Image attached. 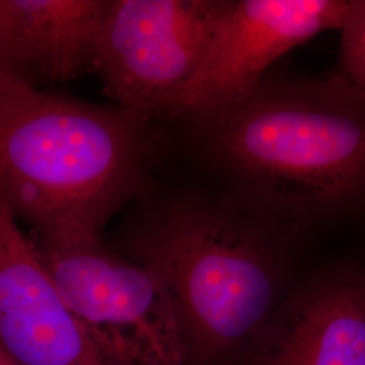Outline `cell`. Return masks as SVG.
Instances as JSON below:
<instances>
[{"mask_svg":"<svg viewBox=\"0 0 365 365\" xmlns=\"http://www.w3.org/2000/svg\"><path fill=\"white\" fill-rule=\"evenodd\" d=\"M191 126L223 194L313 241L365 218V96L337 71L268 75L241 103Z\"/></svg>","mask_w":365,"mask_h":365,"instance_id":"obj_1","label":"cell"},{"mask_svg":"<svg viewBox=\"0 0 365 365\" xmlns=\"http://www.w3.org/2000/svg\"><path fill=\"white\" fill-rule=\"evenodd\" d=\"M312 242L223 192L182 191L137 210L115 250L160 280L194 365H238L313 268Z\"/></svg>","mask_w":365,"mask_h":365,"instance_id":"obj_2","label":"cell"},{"mask_svg":"<svg viewBox=\"0 0 365 365\" xmlns=\"http://www.w3.org/2000/svg\"><path fill=\"white\" fill-rule=\"evenodd\" d=\"M152 120L22 83L0 92V195L48 241L102 240L146 188Z\"/></svg>","mask_w":365,"mask_h":365,"instance_id":"obj_3","label":"cell"},{"mask_svg":"<svg viewBox=\"0 0 365 365\" xmlns=\"http://www.w3.org/2000/svg\"><path fill=\"white\" fill-rule=\"evenodd\" d=\"M103 365H194L167 291L103 240L30 238Z\"/></svg>","mask_w":365,"mask_h":365,"instance_id":"obj_4","label":"cell"},{"mask_svg":"<svg viewBox=\"0 0 365 365\" xmlns=\"http://www.w3.org/2000/svg\"><path fill=\"white\" fill-rule=\"evenodd\" d=\"M225 0H108L92 68L122 108L178 119Z\"/></svg>","mask_w":365,"mask_h":365,"instance_id":"obj_5","label":"cell"},{"mask_svg":"<svg viewBox=\"0 0 365 365\" xmlns=\"http://www.w3.org/2000/svg\"><path fill=\"white\" fill-rule=\"evenodd\" d=\"M349 0H225L178 120L191 125L245 101L284 54L341 30Z\"/></svg>","mask_w":365,"mask_h":365,"instance_id":"obj_6","label":"cell"},{"mask_svg":"<svg viewBox=\"0 0 365 365\" xmlns=\"http://www.w3.org/2000/svg\"><path fill=\"white\" fill-rule=\"evenodd\" d=\"M238 365H365V261L313 267Z\"/></svg>","mask_w":365,"mask_h":365,"instance_id":"obj_7","label":"cell"},{"mask_svg":"<svg viewBox=\"0 0 365 365\" xmlns=\"http://www.w3.org/2000/svg\"><path fill=\"white\" fill-rule=\"evenodd\" d=\"M0 349L18 365H103L1 195Z\"/></svg>","mask_w":365,"mask_h":365,"instance_id":"obj_8","label":"cell"},{"mask_svg":"<svg viewBox=\"0 0 365 365\" xmlns=\"http://www.w3.org/2000/svg\"><path fill=\"white\" fill-rule=\"evenodd\" d=\"M108 0H0V51L29 83L92 68ZM33 84V83H31Z\"/></svg>","mask_w":365,"mask_h":365,"instance_id":"obj_9","label":"cell"},{"mask_svg":"<svg viewBox=\"0 0 365 365\" xmlns=\"http://www.w3.org/2000/svg\"><path fill=\"white\" fill-rule=\"evenodd\" d=\"M339 36L336 71L356 91L365 96V0H349Z\"/></svg>","mask_w":365,"mask_h":365,"instance_id":"obj_10","label":"cell"},{"mask_svg":"<svg viewBox=\"0 0 365 365\" xmlns=\"http://www.w3.org/2000/svg\"><path fill=\"white\" fill-rule=\"evenodd\" d=\"M22 83H29L25 78H21L11 66L9 64V61L6 60L4 54L0 51V92L6 91L9 88H11L14 86L22 84ZM31 84V83H29Z\"/></svg>","mask_w":365,"mask_h":365,"instance_id":"obj_11","label":"cell"},{"mask_svg":"<svg viewBox=\"0 0 365 365\" xmlns=\"http://www.w3.org/2000/svg\"><path fill=\"white\" fill-rule=\"evenodd\" d=\"M0 365H18L14 363L13 360L0 349Z\"/></svg>","mask_w":365,"mask_h":365,"instance_id":"obj_12","label":"cell"}]
</instances>
